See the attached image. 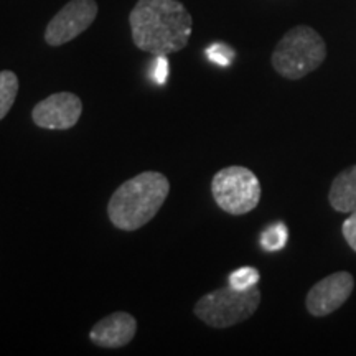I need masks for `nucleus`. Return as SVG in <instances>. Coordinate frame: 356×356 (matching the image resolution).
Masks as SVG:
<instances>
[{
	"instance_id": "f257e3e1",
	"label": "nucleus",
	"mask_w": 356,
	"mask_h": 356,
	"mask_svg": "<svg viewBox=\"0 0 356 356\" xmlns=\"http://www.w3.org/2000/svg\"><path fill=\"white\" fill-rule=\"evenodd\" d=\"M129 24L134 44L154 56L184 50L193 32V19L178 0H139Z\"/></svg>"
},
{
	"instance_id": "f03ea898",
	"label": "nucleus",
	"mask_w": 356,
	"mask_h": 356,
	"mask_svg": "<svg viewBox=\"0 0 356 356\" xmlns=\"http://www.w3.org/2000/svg\"><path fill=\"white\" fill-rule=\"evenodd\" d=\"M170 193V181L160 172H142L124 181L108 204L109 220L115 228L136 231L160 211Z\"/></svg>"
},
{
	"instance_id": "7ed1b4c3",
	"label": "nucleus",
	"mask_w": 356,
	"mask_h": 356,
	"mask_svg": "<svg viewBox=\"0 0 356 356\" xmlns=\"http://www.w3.org/2000/svg\"><path fill=\"white\" fill-rule=\"evenodd\" d=\"M327 58V44L314 29L293 26L280 38L273 53V66L280 76L300 79L318 68Z\"/></svg>"
},
{
	"instance_id": "20e7f679",
	"label": "nucleus",
	"mask_w": 356,
	"mask_h": 356,
	"mask_svg": "<svg viewBox=\"0 0 356 356\" xmlns=\"http://www.w3.org/2000/svg\"><path fill=\"white\" fill-rule=\"evenodd\" d=\"M261 304V291L254 287L239 289L222 287L207 293L195 305V315L213 328H228L254 315Z\"/></svg>"
},
{
	"instance_id": "39448f33",
	"label": "nucleus",
	"mask_w": 356,
	"mask_h": 356,
	"mask_svg": "<svg viewBox=\"0 0 356 356\" xmlns=\"http://www.w3.org/2000/svg\"><path fill=\"white\" fill-rule=\"evenodd\" d=\"M211 193L222 211L234 216L246 215L259 204V178L246 167H226L213 177Z\"/></svg>"
},
{
	"instance_id": "423d86ee",
	"label": "nucleus",
	"mask_w": 356,
	"mask_h": 356,
	"mask_svg": "<svg viewBox=\"0 0 356 356\" xmlns=\"http://www.w3.org/2000/svg\"><path fill=\"white\" fill-rule=\"evenodd\" d=\"M97 17L96 0H70L56 13L44 30V42L50 47H61L86 32Z\"/></svg>"
},
{
	"instance_id": "0eeeda50",
	"label": "nucleus",
	"mask_w": 356,
	"mask_h": 356,
	"mask_svg": "<svg viewBox=\"0 0 356 356\" xmlns=\"http://www.w3.org/2000/svg\"><path fill=\"white\" fill-rule=\"evenodd\" d=\"M83 114V102L73 92H56L40 101L32 111L35 126L50 131H68Z\"/></svg>"
},
{
	"instance_id": "6e6552de",
	"label": "nucleus",
	"mask_w": 356,
	"mask_h": 356,
	"mask_svg": "<svg viewBox=\"0 0 356 356\" xmlns=\"http://www.w3.org/2000/svg\"><path fill=\"white\" fill-rule=\"evenodd\" d=\"M355 289V279L350 273H335L318 280L307 296V310L314 317H325L340 309Z\"/></svg>"
},
{
	"instance_id": "1a4fd4ad",
	"label": "nucleus",
	"mask_w": 356,
	"mask_h": 356,
	"mask_svg": "<svg viewBox=\"0 0 356 356\" xmlns=\"http://www.w3.org/2000/svg\"><path fill=\"white\" fill-rule=\"evenodd\" d=\"M137 333V320L127 312H114L99 320L89 332L91 341L101 348H122Z\"/></svg>"
},
{
	"instance_id": "9d476101",
	"label": "nucleus",
	"mask_w": 356,
	"mask_h": 356,
	"mask_svg": "<svg viewBox=\"0 0 356 356\" xmlns=\"http://www.w3.org/2000/svg\"><path fill=\"white\" fill-rule=\"evenodd\" d=\"M328 200L332 207L340 213L356 210V165L338 173L332 184Z\"/></svg>"
},
{
	"instance_id": "9b49d317",
	"label": "nucleus",
	"mask_w": 356,
	"mask_h": 356,
	"mask_svg": "<svg viewBox=\"0 0 356 356\" xmlns=\"http://www.w3.org/2000/svg\"><path fill=\"white\" fill-rule=\"evenodd\" d=\"M19 95V78L13 71H0V121L12 109L13 102Z\"/></svg>"
},
{
	"instance_id": "f8f14e48",
	"label": "nucleus",
	"mask_w": 356,
	"mask_h": 356,
	"mask_svg": "<svg viewBox=\"0 0 356 356\" xmlns=\"http://www.w3.org/2000/svg\"><path fill=\"white\" fill-rule=\"evenodd\" d=\"M289 239V231L287 226L282 222H275V225L269 226L261 236V244L266 251H279L287 244Z\"/></svg>"
},
{
	"instance_id": "ddd939ff",
	"label": "nucleus",
	"mask_w": 356,
	"mask_h": 356,
	"mask_svg": "<svg viewBox=\"0 0 356 356\" xmlns=\"http://www.w3.org/2000/svg\"><path fill=\"white\" fill-rule=\"evenodd\" d=\"M259 279L261 274L256 267H241V269H236L229 274V286L244 291V289L257 286Z\"/></svg>"
},
{
	"instance_id": "4468645a",
	"label": "nucleus",
	"mask_w": 356,
	"mask_h": 356,
	"mask_svg": "<svg viewBox=\"0 0 356 356\" xmlns=\"http://www.w3.org/2000/svg\"><path fill=\"white\" fill-rule=\"evenodd\" d=\"M207 55L213 61V63H218L221 66H228V65H231V61H233L234 51L231 50L228 44L215 43L208 48Z\"/></svg>"
},
{
	"instance_id": "2eb2a0df",
	"label": "nucleus",
	"mask_w": 356,
	"mask_h": 356,
	"mask_svg": "<svg viewBox=\"0 0 356 356\" xmlns=\"http://www.w3.org/2000/svg\"><path fill=\"white\" fill-rule=\"evenodd\" d=\"M341 233H343V238L346 239V243L350 244V248L356 252V210L351 211L350 218L345 220Z\"/></svg>"
},
{
	"instance_id": "dca6fc26",
	"label": "nucleus",
	"mask_w": 356,
	"mask_h": 356,
	"mask_svg": "<svg viewBox=\"0 0 356 356\" xmlns=\"http://www.w3.org/2000/svg\"><path fill=\"white\" fill-rule=\"evenodd\" d=\"M157 61H155L154 66V79L159 84H163L168 78V60L167 56H155Z\"/></svg>"
}]
</instances>
